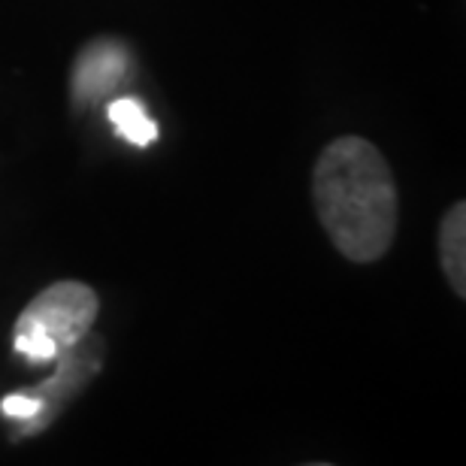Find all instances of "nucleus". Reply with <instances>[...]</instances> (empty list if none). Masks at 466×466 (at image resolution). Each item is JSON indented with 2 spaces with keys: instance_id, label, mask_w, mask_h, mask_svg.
Listing matches in <instances>:
<instances>
[{
  "instance_id": "nucleus-1",
  "label": "nucleus",
  "mask_w": 466,
  "mask_h": 466,
  "mask_svg": "<svg viewBox=\"0 0 466 466\" xmlns=\"http://www.w3.org/2000/svg\"><path fill=\"white\" fill-rule=\"evenodd\" d=\"M312 203L333 248L351 264H376L400 230V191L370 139L337 137L312 167Z\"/></svg>"
},
{
  "instance_id": "nucleus-2",
  "label": "nucleus",
  "mask_w": 466,
  "mask_h": 466,
  "mask_svg": "<svg viewBox=\"0 0 466 466\" xmlns=\"http://www.w3.org/2000/svg\"><path fill=\"white\" fill-rule=\"evenodd\" d=\"M100 315V297L91 285L61 279L43 288L18 312L13 324V346L34 363H55L88 337Z\"/></svg>"
},
{
  "instance_id": "nucleus-3",
  "label": "nucleus",
  "mask_w": 466,
  "mask_h": 466,
  "mask_svg": "<svg viewBox=\"0 0 466 466\" xmlns=\"http://www.w3.org/2000/svg\"><path fill=\"white\" fill-rule=\"evenodd\" d=\"M127 70V55L118 40H95L82 49L73 70V95L76 100H91L109 95Z\"/></svg>"
},
{
  "instance_id": "nucleus-4",
  "label": "nucleus",
  "mask_w": 466,
  "mask_h": 466,
  "mask_svg": "<svg viewBox=\"0 0 466 466\" xmlns=\"http://www.w3.org/2000/svg\"><path fill=\"white\" fill-rule=\"evenodd\" d=\"M440 264L454 297H466V203L454 200L440 221Z\"/></svg>"
},
{
  "instance_id": "nucleus-5",
  "label": "nucleus",
  "mask_w": 466,
  "mask_h": 466,
  "mask_svg": "<svg viewBox=\"0 0 466 466\" xmlns=\"http://www.w3.org/2000/svg\"><path fill=\"white\" fill-rule=\"evenodd\" d=\"M109 121L118 130V137L127 139L130 146H152L157 139V125L146 113V106L134 97L113 100L109 104Z\"/></svg>"
},
{
  "instance_id": "nucleus-6",
  "label": "nucleus",
  "mask_w": 466,
  "mask_h": 466,
  "mask_svg": "<svg viewBox=\"0 0 466 466\" xmlns=\"http://www.w3.org/2000/svg\"><path fill=\"white\" fill-rule=\"evenodd\" d=\"M0 412L9 415V418H36L43 412V400L36 397H27V394H9L0 400Z\"/></svg>"
}]
</instances>
